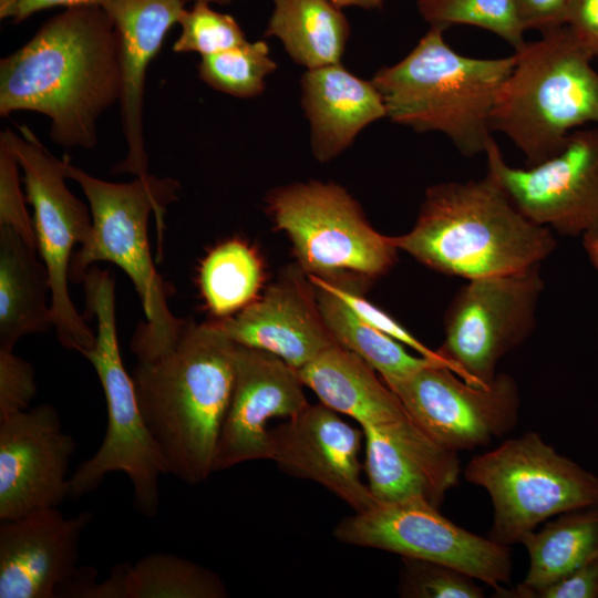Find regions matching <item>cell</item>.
I'll list each match as a JSON object with an SVG mask.
<instances>
[{"instance_id":"1","label":"cell","mask_w":598,"mask_h":598,"mask_svg":"<svg viewBox=\"0 0 598 598\" xmlns=\"http://www.w3.org/2000/svg\"><path fill=\"white\" fill-rule=\"evenodd\" d=\"M120 96L118 38L99 4L65 8L0 61V115L47 116L64 148H94L97 122Z\"/></svg>"},{"instance_id":"2","label":"cell","mask_w":598,"mask_h":598,"mask_svg":"<svg viewBox=\"0 0 598 598\" xmlns=\"http://www.w3.org/2000/svg\"><path fill=\"white\" fill-rule=\"evenodd\" d=\"M235 347L213 321L186 320L169 351L138 361L132 371L142 416L167 472L187 484L214 473L233 394Z\"/></svg>"},{"instance_id":"3","label":"cell","mask_w":598,"mask_h":598,"mask_svg":"<svg viewBox=\"0 0 598 598\" xmlns=\"http://www.w3.org/2000/svg\"><path fill=\"white\" fill-rule=\"evenodd\" d=\"M391 238L425 267L467 280L540 265L557 246L553 230L525 217L489 174L430 186L413 227Z\"/></svg>"},{"instance_id":"4","label":"cell","mask_w":598,"mask_h":598,"mask_svg":"<svg viewBox=\"0 0 598 598\" xmlns=\"http://www.w3.org/2000/svg\"><path fill=\"white\" fill-rule=\"evenodd\" d=\"M68 177L79 184L92 214V230L73 252L69 279L83 282L87 270L99 261L120 267L133 282L146 322L136 328L131 349L137 361L155 359L178 341L185 321L169 310L173 293L155 268L148 243V220L155 216L158 250L164 236V216L177 198L179 183L151 174L128 183H112L90 175L66 161Z\"/></svg>"},{"instance_id":"5","label":"cell","mask_w":598,"mask_h":598,"mask_svg":"<svg viewBox=\"0 0 598 598\" xmlns=\"http://www.w3.org/2000/svg\"><path fill=\"white\" fill-rule=\"evenodd\" d=\"M445 30L430 25L402 60L381 68L372 82L391 122L420 133H442L462 155L472 157L485 153L493 138L495 96L516 55H463L447 44Z\"/></svg>"},{"instance_id":"6","label":"cell","mask_w":598,"mask_h":598,"mask_svg":"<svg viewBox=\"0 0 598 598\" xmlns=\"http://www.w3.org/2000/svg\"><path fill=\"white\" fill-rule=\"evenodd\" d=\"M515 51V65L499 86L491 128L504 134L537 165L561 151L568 135L588 123L598 126V70L595 55L561 25Z\"/></svg>"},{"instance_id":"7","label":"cell","mask_w":598,"mask_h":598,"mask_svg":"<svg viewBox=\"0 0 598 598\" xmlns=\"http://www.w3.org/2000/svg\"><path fill=\"white\" fill-rule=\"evenodd\" d=\"M83 283L87 308L97 326L93 347L81 354L92 364L103 388L107 429L96 453L70 477V496L79 498L91 493L109 473L122 472L133 485L136 509L153 517L159 506V478L168 472L142 416L132 375L122 361L114 279L94 265Z\"/></svg>"},{"instance_id":"8","label":"cell","mask_w":598,"mask_h":598,"mask_svg":"<svg viewBox=\"0 0 598 598\" xmlns=\"http://www.w3.org/2000/svg\"><path fill=\"white\" fill-rule=\"evenodd\" d=\"M463 474L488 493L493 506L488 538L507 547L520 544L551 517L598 503V476L534 431L475 455Z\"/></svg>"},{"instance_id":"9","label":"cell","mask_w":598,"mask_h":598,"mask_svg":"<svg viewBox=\"0 0 598 598\" xmlns=\"http://www.w3.org/2000/svg\"><path fill=\"white\" fill-rule=\"evenodd\" d=\"M266 210L295 250L298 266L329 281L371 280L389 272L399 249L367 219L360 204L333 182L274 188Z\"/></svg>"},{"instance_id":"10","label":"cell","mask_w":598,"mask_h":598,"mask_svg":"<svg viewBox=\"0 0 598 598\" xmlns=\"http://www.w3.org/2000/svg\"><path fill=\"white\" fill-rule=\"evenodd\" d=\"M1 133L23 172L28 202L33 207L37 249L48 270L53 327L60 343L80 353L93 347L95 334L69 293V270L75 245L92 230L90 207L68 187L66 161L53 156L33 131L20 125Z\"/></svg>"},{"instance_id":"11","label":"cell","mask_w":598,"mask_h":598,"mask_svg":"<svg viewBox=\"0 0 598 598\" xmlns=\"http://www.w3.org/2000/svg\"><path fill=\"white\" fill-rule=\"evenodd\" d=\"M543 290L540 265L467 280L445 312L437 355L463 380L492 384L499 360L533 332Z\"/></svg>"},{"instance_id":"12","label":"cell","mask_w":598,"mask_h":598,"mask_svg":"<svg viewBox=\"0 0 598 598\" xmlns=\"http://www.w3.org/2000/svg\"><path fill=\"white\" fill-rule=\"evenodd\" d=\"M343 544L456 568L494 590L511 582V549L447 519L421 499L378 502L340 520L333 529Z\"/></svg>"},{"instance_id":"13","label":"cell","mask_w":598,"mask_h":598,"mask_svg":"<svg viewBox=\"0 0 598 598\" xmlns=\"http://www.w3.org/2000/svg\"><path fill=\"white\" fill-rule=\"evenodd\" d=\"M385 384L427 435L457 453L488 445L518 421L519 389L507 373H497L492 384L478 386L444 362L433 361Z\"/></svg>"},{"instance_id":"14","label":"cell","mask_w":598,"mask_h":598,"mask_svg":"<svg viewBox=\"0 0 598 598\" xmlns=\"http://www.w3.org/2000/svg\"><path fill=\"white\" fill-rule=\"evenodd\" d=\"M489 174L533 223L564 236H598V126L573 131L560 152L525 168L511 166L492 138Z\"/></svg>"},{"instance_id":"15","label":"cell","mask_w":598,"mask_h":598,"mask_svg":"<svg viewBox=\"0 0 598 598\" xmlns=\"http://www.w3.org/2000/svg\"><path fill=\"white\" fill-rule=\"evenodd\" d=\"M75 445L52 404L0 421V520L58 508L70 496Z\"/></svg>"},{"instance_id":"16","label":"cell","mask_w":598,"mask_h":598,"mask_svg":"<svg viewBox=\"0 0 598 598\" xmlns=\"http://www.w3.org/2000/svg\"><path fill=\"white\" fill-rule=\"evenodd\" d=\"M230 403L217 442L214 472L271 458L268 421L290 419L309 402L298 371L274 353L236 343Z\"/></svg>"},{"instance_id":"17","label":"cell","mask_w":598,"mask_h":598,"mask_svg":"<svg viewBox=\"0 0 598 598\" xmlns=\"http://www.w3.org/2000/svg\"><path fill=\"white\" fill-rule=\"evenodd\" d=\"M270 436V460L286 474L320 484L354 513L378 503L361 478L363 430L346 422L338 412L321 402L309 403L271 429Z\"/></svg>"},{"instance_id":"18","label":"cell","mask_w":598,"mask_h":598,"mask_svg":"<svg viewBox=\"0 0 598 598\" xmlns=\"http://www.w3.org/2000/svg\"><path fill=\"white\" fill-rule=\"evenodd\" d=\"M213 322L233 342L274 353L297 371L336 344L321 317L315 287L299 266L282 271L243 310Z\"/></svg>"},{"instance_id":"19","label":"cell","mask_w":598,"mask_h":598,"mask_svg":"<svg viewBox=\"0 0 598 598\" xmlns=\"http://www.w3.org/2000/svg\"><path fill=\"white\" fill-rule=\"evenodd\" d=\"M92 518L48 508L1 520L0 598H60L80 568V538Z\"/></svg>"},{"instance_id":"20","label":"cell","mask_w":598,"mask_h":598,"mask_svg":"<svg viewBox=\"0 0 598 598\" xmlns=\"http://www.w3.org/2000/svg\"><path fill=\"white\" fill-rule=\"evenodd\" d=\"M362 430L368 486L378 502L421 499L440 508L458 484V453L436 443L409 414Z\"/></svg>"},{"instance_id":"21","label":"cell","mask_w":598,"mask_h":598,"mask_svg":"<svg viewBox=\"0 0 598 598\" xmlns=\"http://www.w3.org/2000/svg\"><path fill=\"white\" fill-rule=\"evenodd\" d=\"M185 0H105L118 38L121 125L126 153L116 171L134 176L148 173L144 137V95L147 70L169 29L178 24Z\"/></svg>"},{"instance_id":"22","label":"cell","mask_w":598,"mask_h":598,"mask_svg":"<svg viewBox=\"0 0 598 598\" xmlns=\"http://www.w3.org/2000/svg\"><path fill=\"white\" fill-rule=\"evenodd\" d=\"M300 86L311 151L321 163L339 156L363 128L386 117L382 96L372 80L357 76L341 63L307 70Z\"/></svg>"},{"instance_id":"23","label":"cell","mask_w":598,"mask_h":598,"mask_svg":"<svg viewBox=\"0 0 598 598\" xmlns=\"http://www.w3.org/2000/svg\"><path fill=\"white\" fill-rule=\"evenodd\" d=\"M355 353L333 344L298 370L320 402L355 420L361 429L381 426L408 415L395 393Z\"/></svg>"},{"instance_id":"24","label":"cell","mask_w":598,"mask_h":598,"mask_svg":"<svg viewBox=\"0 0 598 598\" xmlns=\"http://www.w3.org/2000/svg\"><path fill=\"white\" fill-rule=\"evenodd\" d=\"M37 247L0 225V349L53 327L48 270Z\"/></svg>"},{"instance_id":"25","label":"cell","mask_w":598,"mask_h":598,"mask_svg":"<svg viewBox=\"0 0 598 598\" xmlns=\"http://www.w3.org/2000/svg\"><path fill=\"white\" fill-rule=\"evenodd\" d=\"M265 35L277 38L307 70L341 63L350 35L342 9L328 0H272Z\"/></svg>"},{"instance_id":"26","label":"cell","mask_w":598,"mask_h":598,"mask_svg":"<svg viewBox=\"0 0 598 598\" xmlns=\"http://www.w3.org/2000/svg\"><path fill=\"white\" fill-rule=\"evenodd\" d=\"M213 570L172 554H152L135 564L114 566L96 582L91 598H226Z\"/></svg>"},{"instance_id":"27","label":"cell","mask_w":598,"mask_h":598,"mask_svg":"<svg viewBox=\"0 0 598 598\" xmlns=\"http://www.w3.org/2000/svg\"><path fill=\"white\" fill-rule=\"evenodd\" d=\"M520 544L529 559L522 586L542 587L564 577L598 554V503L557 515Z\"/></svg>"},{"instance_id":"28","label":"cell","mask_w":598,"mask_h":598,"mask_svg":"<svg viewBox=\"0 0 598 598\" xmlns=\"http://www.w3.org/2000/svg\"><path fill=\"white\" fill-rule=\"evenodd\" d=\"M308 277L315 287L321 317L334 342L363 359L384 382L408 375L430 362L442 361L411 354L404 344L360 319L320 279Z\"/></svg>"},{"instance_id":"29","label":"cell","mask_w":598,"mask_h":598,"mask_svg":"<svg viewBox=\"0 0 598 598\" xmlns=\"http://www.w3.org/2000/svg\"><path fill=\"white\" fill-rule=\"evenodd\" d=\"M261 279L258 255L239 239H229L213 248L199 269L202 295L217 319L235 315L255 301Z\"/></svg>"},{"instance_id":"30","label":"cell","mask_w":598,"mask_h":598,"mask_svg":"<svg viewBox=\"0 0 598 598\" xmlns=\"http://www.w3.org/2000/svg\"><path fill=\"white\" fill-rule=\"evenodd\" d=\"M277 63L264 40L245 43L202 56L198 78L212 89L239 99L256 97L265 91L266 79Z\"/></svg>"},{"instance_id":"31","label":"cell","mask_w":598,"mask_h":598,"mask_svg":"<svg viewBox=\"0 0 598 598\" xmlns=\"http://www.w3.org/2000/svg\"><path fill=\"white\" fill-rule=\"evenodd\" d=\"M416 9L430 25L477 27L496 34L515 51L527 42L515 0H416Z\"/></svg>"},{"instance_id":"32","label":"cell","mask_w":598,"mask_h":598,"mask_svg":"<svg viewBox=\"0 0 598 598\" xmlns=\"http://www.w3.org/2000/svg\"><path fill=\"white\" fill-rule=\"evenodd\" d=\"M178 24L181 32L172 48L176 53L195 52L207 56L248 41L236 19L205 2H195L190 9H185Z\"/></svg>"},{"instance_id":"33","label":"cell","mask_w":598,"mask_h":598,"mask_svg":"<svg viewBox=\"0 0 598 598\" xmlns=\"http://www.w3.org/2000/svg\"><path fill=\"white\" fill-rule=\"evenodd\" d=\"M398 594L403 598H483V587L470 575L444 564L401 557Z\"/></svg>"},{"instance_id":"34","label":"cell","mask_w":598,"mask_h":598,"mask_svg":"<svg viewBox=\"0 0 598 598\" xmlns=\"http://www.w3.org/2000/svg\"><path fill=\"white\" fill-rule=\"evenodd\" d=\"M18 158L0 134V225L16 229L29 244L37 247L33 219L28 213L22 194Z\"/></svg>"},{"instance_id":"35","label":"cell","mask_w":598,"mask_h":598,"mask_svg":"<svg viewBox=\"0 0 598 598\" xmlns=\"http://www.w3.org/2000/svg\"><path fill=\"white\" fill-rule=\"evenodd\" d=\"M318 279L334 292L364 322L413 349L420 355L442 360L436 351L429 349L389 313L367 300L353 286V281H329L321 278Z\"/></svg>"},{"instance_id":"36","label":"cell","mask_w":598,"mask_h":598,"mask_svg":"<svg viewBox=\"0 0 598 598\" xmlns=\"http://www.w3.org/2000/svg\"><path fill=\"white\" fill-rule=\"evenodd\" d=\"M494 594L508 598H598V554L548 585L536 588L520 584L514 588L504 586Z\"/></svg>"},{"instance_id":"37","label":"cell","mask_w":598,"mask_h":598,"mask_svg":"<svg viewBox=\"0 0 598 598\" xmlns=\"http://www.w3.org/2000/svg\"><path fill=\"white\" fill-rule=\"evenodd\" d=\"M35 394L32 364L13 350L0 349V421L28 410Z\"/></svg>"},{"instance_id":"38","label":"cell","mask_w":598,"mask_h":598,"mask_svg":"<svg viewBox=\"0 0 598 598\" xmlns=\"http://www.w3.org/2000/svg\"><path fill=\"white\" fill-rule=\"evenodd\" d=\"M564 23L596 56L598 53V0H568Z\"/></svg>"},{"instance_id":"39","label":"cell","mask_w":598,"mask_h":598,"mask_svg":"<svg viewBox=\"0 0 598 598\" xmlns=\"http://www.w3.org/2000/svg\"><path fill=\"white\" fill-rule=\"evenodd\" d=\"M568 0H515L520 20L526 29L540 33L565 25Z\"/></svg>"},{"instance_id":"40","label":"cell","mask_w":598,"mask_h":598,"mask_svg":"<svg viewBox=\"0 0 598 598\" xmlns=\"http://www.w3.org/2000/svg\"><path fill=\"white\" fill-rule=\"evenodd\" d=\"M105 0H0V18L19 23L34 13L52 8L99 4Z\"/></svg>"},{"instance_id":"41","label":"cell","mask_w":598,"mask_h":598,"mask_svg":"<svg viewBox=\"0 0 598 598\" xmlns=\"http://www.w3.org/2000/svg\"><path fill=\"white\" fill-rule=\"evenodd\" d=\"M339 8L344 7H358L365 10H373L381 8L386 0H328Z\"/></svg>"},{"instance_id":"42","label":"cell","mask_w":598,"mask_h":598,"mask_svg":"<svg viewBox=\"0 0 598 598\" xmlns=\"http://www.w3.org/2000/svg\"><path fill=\"white\" fill-rule=\"evenodd\" d=\"M582 243L592 266L598 271V236L596 235L584 236Z\"/></svg>"},{"instance_id":"43","label":"cell","mask_w":598,"mask_h":598,"mask_svg":"<svg viewBox=\"0 0 598 598\" xmlns=\"http://www.w3.org/2000/svg\"><path fill=\"white\" fill-rule=\"evenodd\" d=\"M186 2L187 1H193L194 3L195 2H205V3H209V4H220V6H225V4H228L230 3L233 0H185Z\"/></svg>"},{"instance_id":"44","label":"cell","mask_w":598,"mask_h":598,"mask_svg":"<svg viewBox=\"0 0 598 598\" xmlns=\"http://www.w3.org/2000/svg\"><path fill=\"white\" fill-rule=\"evenodd\" d=\"M595 59L598 61V53L596 54Z\"/></svg>"}]
</instances>
